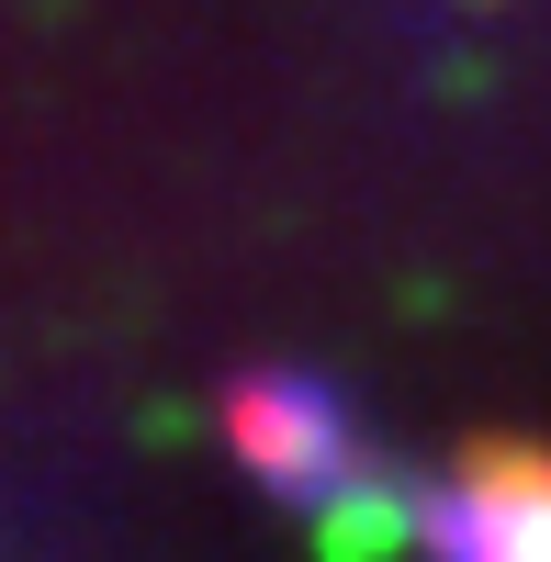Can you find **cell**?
Masks as SVG:
<instances>
[{
  "label": "cell",
  "mask_w": 551,
  "mask_h": 562,
  "mask_svg": "<svg viewBox=\"0 0 551 562\" xmlns=\"http://www.w3.org/2000/svg\"><path fill=\"white\" fill-rule=\"evenodd\" d=\"M225 450L293 506H327L338 484L372 473V439L349 428L338 383H315V371H237L225 383Z\"/></svg>",
  "instance_id": "1"
},
{
  "label": "cell",
  "mask_w": 551,
  "mask_h": 562,
  "mask_svg": "<svg viewBox=\"0 0 551 562\" xmlns=\"http://www.w3.org/2000/svg\"><path fill=\"white\" fill-rule=\"evenodd\" d=\"M439 562H551V450L540 439H462L417 506Z\"/></svg>",
  "instance_id": "2"
}]
</instances>
